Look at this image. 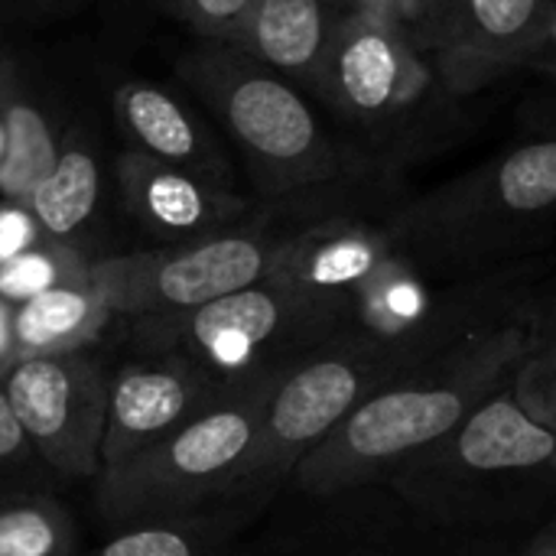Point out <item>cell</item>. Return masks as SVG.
<instances>
[{"instance_id":"cell-27","label":"cell","mask_w":556,"mask_h":556,"mask_svg":"<svg viewBox=\"0 0 556 556\" xmlns=\"http://www.w3.org/2000/svg\"><path fill=\"white\" fill-rule=\"evenodd\" d=\"M450 3L453 0H384L381 10L391 13L410 33V39L427 52V46L433 42Z\"/></svg>"},{"instance_id":"cell-9","label":"cell","mask_w":556,"mask_h":556,"mask_svg":"<svg viewBox=\"0 0 556 556\" xmlns=\"http://www.w3.org/2000/svg\"><path fill=\"white\" fill-rule=\"evenodd\" d=\"M293 225L300 222L261 205L254 218L222 235L94 257L91 283L117 319L195 309L267 280Z\"/></svg>"},{"instance_id":"cell-32","label":"cell","mask_w":556,"mask_h":556,"mask_svg":"<svg viewBox=\"0 0 556 556\" xmlns=\"http://www.w3.org/2000/svg\"><path fill=\"white\" fill-rule=\"evenodd\" d=\"M547 72H554V78H556V59H538Z\"/></svg>"},{"instance_id":"cell-24","label":"cell","mask_w":556,"mask_h":556,"mask_svg":"<svg viewBox=\"0 0 556 556\" xmlns=\"http://www.w3.org/2000/svg\"><path fill=\"white\" fill-rule=\"evenodd\" d=\"M355 528L332 525V528H309V534L293 541H248L241 544V556H397L388 547H371L352 538Z\"/></svg>"},{"instance_id":"cell-17","label":"cell","mask_w":556,"mask_h":556,"mask_svg":"<svg viewBox=\"0 0 556 556\" xmlns=\"http://www.w3.org/2000/svg\"><path fill=\"white\" fill-rule=\"evenodd\" d=\"M104 199V163L98 147L85 130L68 127L62 134V150L52 169L42 176L26 208L33 212L42 238L81 244L88 228L94 225Z\"/></svg>"},{"instance_id":"cell-8","label":"cell","mask_w":556,"mask_h":556,"mask_svg":"<svg viewBox=\"0 0 556 556\" xmlns=\"http://www.w3.org/2000/svg\"><path fill=\"white\" fill-rule=\"evenodd\" d=\"M283 375L225 394L121 469L98 476L94 511L104 528L212 508L251 456L267 397Z\"/></svg>"},{"instance_id":"cell-21","label":"cell","mask_w":556,"mask_h":556,"mask_svg":"<svg viewBox=\"0 0 556 556\" xmlns=\"http://www.w3.org/2000/svg\"><path fill=\"white\" fill-rule=\"evenodd\" d=\"M81 531L55 492L0 502V556H78Z\"/></svg>"},{"instance_id":"cell-3","label":"cell","mask_w":556,"mask_h":556,"mask_svg":"<svg viewBox=\"0 0 556 556\" xmlns=\"http://www.w3.org/2000/svg\"><path fill=\"white\" fill-rule=\"evenodd\" d=\"M397 251L427 274H511L556 231V134L518 143L388 215Z\"/></svg>"},{"instance_id":"cell-15","label":"cell","mask_w":556,"mask_h":556,"mask_svg":"<svg viewBox=\"0 0 556 556\" xmlns=\"http://www.w3.org/2000/svg\"><path fill=\"white\" fill-rule=\"evenodd\" d=\"M111 108L127 150L195 173L215 186L238 189V163L225 140L179 94L153 81H124L117 85Z\"/></svg>"},{"instance_id":"cell-22","label":"cell","mask_w":556,"mask_h":556,"mask_svg":"<svg viewBox=\"0 0 556 556\" xmlns=\"http://www.w3.org/2000/svg\"><path fill=\"white\" fill-rule=\"evenodd\" d=\"M91 254L78 244L42 238L29 251L0 264V300L20 306L39 293L91 280Z\"/></svg>"},{"instance_id":"cell-16","label":"cell","mask_w":556,"mask_h":556,"mask_svg":"<svg viewBox=\"0 0 556 556\" xmlns=\"http://www.w3.org/2000/svg\"><path fill=\"white\" fill-rule=\"evenodd\" d=\"M355 7L358 0H254L228 46L313 94L329 46Z\"/></svg>"},{"instance_id":"cell-31","label":"cell","mask_w":556,"mask_h":556,"mask_svg":"<svg viewBox=\"0 0 556 556\" xmlns=\"http://www.w3.org/2000/svg\"><path fill=\"white\" fill-rule=\"evenodd\" d=\"M525 556H556V515L534 534V541L528 544Z\"/></svg>"},{"instance_id":"cell-13","label":"cell","mask_w":556,"mask_h":556,"mask_svg":"<svg viewBox=\"0 0 556 556\" xmlns=\"http://www.w3.org/2000/svg\"><path fill=\"white\" fill-rule=\"evenodd\" d=\"M225 394L179 355H137L111 371L101 476L121 469L173 430L186 427Z\"/></svg>"},{"instance_id":"cell-14","label":"cell","mask_w":556,"mask_h":556,"mask_svg":"<svg viewBox=\"0 0 556 556\" xmlns=\"http://www.w3.org/2000/svg\"><path fill=\"white\" fill-rule=\"evenodd\" d=\"M114 186L127 218L160 244H186L254 218L261 202L241 189L215 186L195 173L124 150L114 160Z\"/></svg>"},{"instance_id":"cell-18","label":"cell","mask_w":556,"mask_h":556,"mask_svg":"<svg viewBox=\"0 0 556 556\" xmlns=\"http://www.w3.org/2000/svg\"><path fill=\"white\" fill-rule=\"evenodd\" d=\"M117 316L91 280L39 293L13 306V339L23 358H52L91 352Z\"/></svg>"},{"instance_id":"cell-5","label":"cell","mask_w":556,"mask_h":556,"mask_svg":"<svg viewBox=\"0 0 556 556\" xmlns=\"http://www.w3.org/2000/svg\"><path fill=\"white\" fill-rule=\"evenodd\" d=\"M388 352L358 336L339 332L306 352L270 391L257 440L231 485L212 505L231 515L241 528H254L267 515L296 466L388 378L404 371Z\"/></svg>"},{"instance_id":"cell-1","label":"cell","mask_w":556,"mask_h":556,"mask_svg":"<svg viewBox=\"0 0 556 556\" xmlns=\"http://www.w3.org/2000/svg\"><path fill=\"white\" fill-rule=\"evenodd\" d=\"M179 75L238 150L251 195L293 222L352 208L355 192L384 173L365 147L326 127L303 88L228 42L199 39Z\"/></svg>"},{"instance_id":"cell-2","label":"cell","mask_w":556,"mask_h":556,"mask_svg":"<svg viewBox=\"0 0 556 556\" xmlns=\"http://www.w3.org/2000/svg\"><path fill=\"white\" fill-rule=\"evenodd\" d=\"M531 306L534 300L492 329L375 388L296 466L283 495L336 498L384 485L401 463L443 440L479 404L511 384L534 345Z\"/></svg>"},{"instance_id":"cell-26","label":"cell","mask_w":556,"mask_h":556,"mask_svg":"<svg viewBox=\"0 0 556 556\" xmlns=\"http://www.w3.org/2000/svg\"><path fill=\"white\" fill-rule=\"evenodd\" d=\"M511 394L538 424L556 433V362L528 352V358L511 378Z\"/></svg>"},{"instance_id":"cell-12","label":"cell","mask_w":556,"mask_h":556,"mask_svg":"<svg viewBox=\"0 0 556 556\" xmlns=\"http://www.w3.org/2000/svg\"><path fill=\"white\" fill-rule=\"evenodd\" d=\"M394 251L397 241L388 215L365 218L355 208H345L293 225L267 280L332 316L342 332V309L349 296Z\"/></svg>"},{"instance_id":"cell-4","label":"cell","mask_w":556,"mask_h":556,"mask_svg":"<svg viewBox=\"0 0 556 556\" xmlns=\"http://www.w3.org/2000/svg\"><path fill=\"white\" fill-rule=\"evenodd\" d=\"M384 485L446 531L511 525L556 495V433L515 401L508 384L401 463Z\"/></svg>"},{"instance_id":"cell-29","label":"cell","mask_w":556,"mask_h":556,"mask_svg":"<svg viewBox=\"0 0 556 556\" xmlns=\"http://www.w3.org/2000/svg\"><path fill=\"white\" fill-rule=\"evenodd\" d=\"M531 323H534V355H544L556 362V293L531 306Z\"/></svg>"},{"instance_id":"cell-28","label":"cell","mask_w":556,"mask_h":556,"mask_svg":"<svg viewBox=\"0 0 556 556\" xmlns=\"http://www.w3.org/2000/svg\"><path fill=\"white\" fill-rule=\"evenodd\" d=\"M36 241H42V231L33 212L16 202H0V264L29 251Z\"/></svg>"},{"instance_id":"cell-6","label":"cell","mask_w":556,"mask_h":556,"mask_svg":"<svg viewBox=\"0 0 556 556\" xmlns=\"http://www.w3.org/2000/svg\"><path fill=\"white\" fill-rule=\"evenodd\" d=\"M124 323L137 355H179L222 391L277 378L306 352L339 336L332 316L274 280H261L195 309Z\"/></svg>"},{"instance_id":"cell-11","label":"cell","mask_w":556,"mask_h":556,"mask_svg":"<svg viewBox=\"0 0 556 556\" xmlns=\"http://www.w3.org/2000/svg\"><path fill=\"white\" fill-rule=\"evenodd\" d=\"M556 0H453L427 59L453 101L538 62L554 39Z\"/></svg>"},{"instance_id":"cell-23","label":"cell","mask_w":556,"mask_h":556,"mask_svg":"<svg viewBox=\"0 0 556 556\" xmlns=\"http://www.w3.org/2000/svg\"><path fill=\"white\" fill-rule=\"evenodd\" d=\"M59 485L62 479L39 459L0 391V502L29 492H55Z\"/></svg>"},{"instance_id":"cell-30","label":"cell","mask_w":556,"mask_h":556,"mask_svg":"<svg viewBox=\"0 0 556 556\" xmlns=\"http://www.w3.org/2000/svg\"><path fill=\"white\" fill-rule=\"evenodd\" d=\"M16 362L20 355H16V339H13V306L0 300V384L13 371Z\"/></svg>"},{"instance_id":"cell-20","label":"cell","mask_w":556,"mask_h":556,"mask_svg":"<svg viewBox=\"0 0 556 556\" xmlns=\"http://www.w3.org/2000/svg\"><path fill=\"white\" fill-rule=\"evenodd\" d=\"M108 534L78 556H241L248 528L218 508L176 518L104 528Z\"/></svg>"},{"instance_id":"cell-19","label":"cell","mask_w":556,"mask_h":556,"mask_svg":"<svg viewBox=\"0 0 556 556\" xmlns=\"http://www.w3.org/2000/svg\"><path fill=\"white\" fill-rule=\"evenodd\" d=\"M62 134L52 114L26 91V85L0 75V199L26 205L42 176L52 169Z\"/></svg>"},{"instance_id":"cell-10","label":"cell","mask_w":556,"mask_h":556,"mask_svg":"<svg viewBox=\"0 0 556 556\" xmlns=\"http://www.w3.org/2000/svg\"><path fill=\"white\" fill-rule=\"evenodd\" d=\"M0 391L39 459L62 482L101 476L111 371L94 352L23 358Z\"/></svg>"},{"instance_id":"cell-7","label":"cell","mask_w":556,"mask_h":556,"mask_svg":"<svg viewBox=\"0 0 556 556\" xmlns=\"http://www.w3.org/2000/svg\"><path fill=\"white\" fill-rule=\"evenodd\" d=\"M313 98L349 124L381 166L414 153L433 130L443 101H453L427 52L371 3H358L339 26Z\"/></svg>"},{"instance_id":"cell-25","label":"cell","mask_w":556,"mask_h":556,"mask_svg":"<svg viewBox=\"0 0 556 556\" xmlns=\"http://www.w3.org/2000/svg\"><path fill=\"white\" fill-rule=\"evenodd\" d=\"M205 42H231L244 26L254 0H160Z\"/></svg>"}]
</instances>
